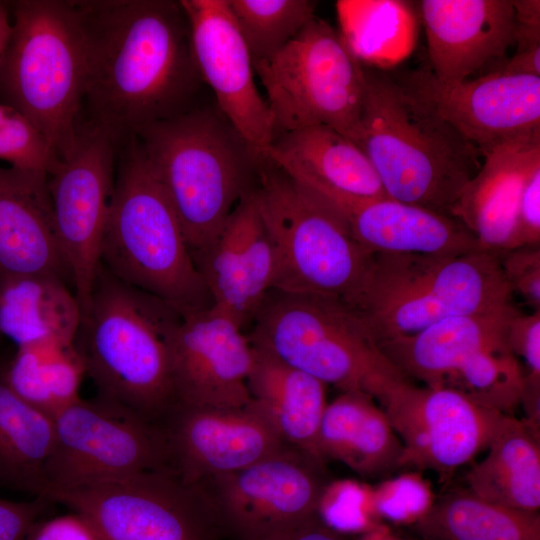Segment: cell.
<instances>
[{"mask_svg": "<svg viewBox=\"0 0 540 540\" xmlns=\"http://www.w3.org/2000/svg\"><path fill=\"white\" fill-rule=\"evenodd\" d=\"M0 160L47 176L58 158L43 134L18 110L0 101Z\"/></svg>", "mask_w": 540, "mask_h": 540, "instance_id": "d590c367", "label": "cell"}, {"mask_svg": "<svg viewBox=\"0 0 540 540\" xmlns=\"http://www.w3.org/2000/svg\"><path fill=\"white\" fill-rule=\"evenodd\" d=\"M54 443L44 490H68L170 469L162 425L97 397H81L53 417Z\"/></svg>", "mask_w": 540, "mask_h": 540, "instance_id": "8fae6325", "label": "cell"}, {"mask_svg": "<svg viewBox=\"0 0 540 540\" xmlns=\"http://www.w3.org/2000/svg\"><path fill=\"white\" fill-rule=\"evenodd\" d=\"M248 335L252 346L341 391L373 398L397 369L344 300L270 290Z\"/></svg>", "mask_w": 540, "mask_h": 540, "instance_id": "ba28073f", "label": "cell"}, {"mask_svg": "<svg viewBox=\"0 0 540 540\" xmlns=\"http://www.w3.org/2000/svg\"><path fill=\"white\" fill-rule=\"evenodd\" d=\"M189 22L193 53L216 106L260 154L274 140L273 118L255 81L252 59L227 0H179Z\"/></svg>", "mask_w": 540, "mask_h": 540, "instance_id": "ac0fdd59", "label": "cell"}, {"mask_svg": "<svg viewBox=\"0 0 540 540\" xmlns=\"http://www.w3.org/2000/svg\"><path fill=\"white\" fill-rule=\"evenodd\" d=\"M196 265L212 306L242 328L251 324L275 278V252L256 188L242 196Z\"/></svg>", "mask_w": 540, "mask_h": 540, "instance_id": "ffe728a7", "label": "cell"}, {"mask_svg": "<svg viewBox=\"0 0 540 540\" xmlns=\"http://www.w3.org/2000/svg\"><path fill=\"white\" fill-rule=\"evenodd\" d=\"M12 31L9 3L0 1V70L10 43Z\"/></svg>", "mask_w": 540, "mask_h": 540, "instance_id": "bcb514c9", "label": "cell"}, {"mask_svg": "<svg viewBox=\"0 0 540 540\" xmlns=\"http://www.w3.org/2000/svg\"><path fill=\"white\" fill-rule=\"evenodd\" d=\"M423 540H540V514L485 501L468 489L435 499L412 525Z\"/></svg>", "mask_w": 540, "mask_h": 540, "instance_id": "1f68e13d", "label": "cell"}, {"mask_svg": "<svg viewBox=\"0 0 540 540\" xmlns=\"http://www.w3.org/2000/svg\"><path fill=\"white\" fill-rule=\"evenodd\" d=\"M430 68L441 85L466 80L515 46L514 0H423Z\"/></svg>", "mask_w": 540, "mask_h": 540, "instance_id": "44dd1931", "label": "cell"}, {"mask_svg": "<svg viewBox=\"0 0 540 540\" xmlns=\"http://www.w3.org/2000/svg\"><path fill=\"white\" fill-rule=\"evenodd\" d=\"M498 254L374 253L353 296L345 301L377 345L415 334L447 317L512 304Z\"/></svg>", "mask_w": 540, "mask_h": 540, "instance_id": "8992f818", "label": "cell"}, {"mask_svg": "<svg viewBox=\"0 0 540 540\" xmlns=\"http://www.w3.org/2000/svg\"><path fill=\"white\" fill-rule=\"evenodd\" d=\"M357 540H402L393 535L389 529L380 525L370 531L360 534Z\"/></svg>", "mask_w": 540, "mask_h": 540, "instance_id": "7dc6e473", "label": "cell"}, {"mask_svg": "<svg viewBox=\"0 0 540 540\" xmlns=\"http://www.w3.org/2000/svg\"><path fill=\"white\" fill-rule=\"evenodd\" d=\"M135 137L197 263L242 196L257 187L262 156L217 106L197 105L145 126Z\"/></svg>", "mask_w": 540, "mask_h": 540, "instance_id": "3957f363", "label": "cell"}, {"mask_svg": "<svg viewBox=\"0 0 540 540\" xmlns=\"http://www.w3.org/2000/svg\"><path fill=\"white\" fill-rule=\"evenodd\" d=\"M81 317L65 280L46 274L0 275V335L16 347L75 342Z\"/></svg>", "mask_w": 540, "mask_h": 540, "instance_id": "f546056e", "label": "cell"}, {"mask_svg": "<svg viewBox=\"0 0 540 540\" xmlns=\"http://www.w3.org/2000/svg\"><path fill=\"white\" fill-rule=\"evenodd\" d=\"M514 6L516 51L494 71L540 77V1L514 0Z\"/></svg>", "mask_w": 540, "mask_h": 540, "instance_id": "ab89813d", "label": "cell"}, {"mask_svg": "<svg viewBox=\"0 0 540 540\" xmlns=\"http://www.w3.org/2000/svg\"><path fill=\"white\" fill-rule=\"evenodd\" d=\"M253 350L249 404L285 444L325 464L318 451V434L328 403L327 385L261 349L253 346Z\"/></svg>", "mask_w": 540, "mask_h": 540, "instance_id": "83f0119b", "label": "cell"}, {"mask_svg": "<svg viewBox=\"0 0 540 540\" xmlns=\"http://www.w3.org/2000/svg\"><path fill=\"white\" fill-rule=\"evenodd\" d=\"M398 77L480 153L540 134L538 76L490 71L454 85L439 84L429 70Z\"/></svg>", "mask_w": 540, "mask_h": 540, "instance_id": "e0dca14e", "label": "cell"}, {"mask_svg": "<svg viewBox=\"0 0 540 540\" xmlns=\"http://www.w3.org/2000/svg\"><path fill=\"white\" fill-rule=\"evenodd\" d=\"M260 540H344L343 535L315 516L297 526L274 533Z\"/></svg>", "mask_w": 540, "mask_h": 540, "instance_id": "f6af8a7d", "label": "cell"}, {"mask_svg": "<svg viewBox=\"0 0 540 540\" xmlns=\"http://www.w3.org/2000/svg\"><path fill=\"white\" fill-rule=\"evenodd\" d=\"M116 158L106 134L81 124L73 148L47 175L55 232L81 312L100 267Z\"/></svg>", "mask_w": 540, "mask_h": 540, "instance_id": "9a60e30c", "label": "cell"}, {"mask_svg": "<svg viewBox=\"0 0 540 540\" xmlns=\"http://www.w3.org/2000/svg\"><path fill=\"white\" fill-rule=\"evenodd\" d=\"M439 386L451 388L485 409L513 415L521 404L524 370L508 346L488 348L462 362Z\"/></svg>", "mask_w": 540, "mask_h": 540, "instance_id": "836d02e7", "label": "cell"}, {"mask_svg": "<svg viewBox=\"0 0 540 540\" xmlns=\"http://www.w3.org/2000/svg\"><path fill=\"white\" fill-rule=\"evenodd\" d=\"M322 460H337L364 478H387L401 468L403 444L376 400L341 391L327 403L318 434Z\"/></svg>", "mask_w": 540, "mask_h": 540, "instance_id": "4316f807", "label": "cell"}, {"mask_svg": "<svg viewBox=\"0 0 540 540\" xmlns=\"http://www.w3.org/2000/svg\"><path fill=\"white\" fill-rule=\"evenodd\" d=\"M179 318L100 265L74 342L98 397L162 425L176 406L168 337Z\"/></svg>", "mask_w": 540, "mask_h": 540, "instance_id": "277c9868", "label": "cell"}, {"mask_svg": "<svg viewBox=\"0 0 540 540\" xmlns=\"http://www.w3.org/2000/svg\"><path fill=\"white\" fill-rule=\"evenodd\" d=\"M25 274L70 281L55 232L47 176L0 166V275Z\"/></svg>", "mask_w": 540, "mask_h": 540, "instance_id": "d4e9b609", "label": "cell"}, {"mask_svg": "<svg viewBox=\"0 0 540 540\" xmlns=\"http://www.w3.org/2000/svg\"><path fill=\"white\" fill-rule=\"evenodd\" d=\"M1 337H2V336L0 335V338H1Z\"/></svg>", "mask_w": 540, "mask_h": 540, "instance_id": "c3c4849f", "label": "cell"}, {"mask_svg": "<svg viewBox=\"0 0 540 540\" xmlns=\"http://www.w3.org/2000/svg\"><path fill=\"white\" fill-rule=\"evenodd\" d=\"M162 426L170 468L190 484L237 471L288 446L250 404L241 408L176 405Z\"/></svg>", "mask_w": 540, "mask_h": 540, "instance_id": "d6986e66", "label": "cell"}, {"mask_svg": "<svg viewBox=\"0 0 540 540\" xmlns=\"http://www.w3.org/2000/svg\"><path fill=\"white\" fill-rule=\"evenodd\" d=\"M435 496L420 471L385 478L372 487L373 508L378 519L413 525L432 507Z\"/></svg>", "mask_w": 540, "mask_h": 540, "instance_id": "74e56055", "label": "cell"}, {"mask_svg": "<svg viewBox=\"0 0 540 540\" xmlns=\"http://www.w3.org/2000/svg\"><path fill=\"white\" fill-rule=\"evenodd\" d=\"M317 516L342 535H360L383 525L373 508L372 487L354 481L329 482L321 496Z\"/></svg>", "mask_w": 540, "mask_h": 540, "instance_id": "8d00e7d4", "label": "cell"}, {"mask_svg": "<svg viewBox=\"0 0 540 540\" xmlns=\"http://www.w3.org/2000/svg\"><path fill=\"white\" fill-rule=\"evenodd\" d=\"M100 265L180 315L212 305L180 220L136 137L117 150Z\"/></svg>", "mask_w": 540, "mask_h": 540, "instance_id": "5b68a950", "label": "cell"}, {"mask_svg": "<svg viewBox=\"0 0 540 540\" xmlns=\"http://www.w3.org/2000/svg\"><path fill=\"white\" fill-rule=\"evenodd\" d=\"M252 65L265 89L275 136L323 125L356 144L364 67L327 21L315 16L275 55Z\"/></svg>", "mask_w": 540, "mask_h": 540, "instance_id": "30bf717a", "label": "cell"}, {"mask_svg": "<svg viewBox=\"0 0 540 540\" xmlns=\"http://www.w3.org/2000/svg\"><path fill=\"white\" fill-rule=\"evenodd\" d=\"M363 67L365 95L356 144L386 195L452 215L482 165L480 151L398 76Z\"/></svg>", "mask_w": 540, "mask_h": 540, "instance_id": "7a4b0ae2", "label": "cell"}, {"mask_svg": "<svg viewBox=\"0 0 540 540\" xmlns=\"http://www.w3.org/2000/svg\"><path fill=\"white\" fill-rule=\"evenodd\" d=\"M86 48L85 124L117 150L150 124L198 105L204 82L179 1H75Z\"/></svg>", "mask_w": 540, "mask_h": 540, "instance_id": "6da1fadb", "label": "cell"}, {"mask_svg": "<svg viewBox=\"0 0 540 540\" xmlns=\"http://www.w3.org/2000/svg\"><path fill=\"white\" fill-rule=\"evenodd\" d=\"M540 246V164L527 175L516 208L513 249Z\"/></svg>", "mask_w": 540, "mask_h": 540, "instance_id": "b9f144b4", "label": "cell"}, {"mask_svg": "<svg viewBox=\"0 0 540 540\" xmlns=\"http://www.w3.org/2000/svg\"><path fill=\"white\" fill-rule=\"evenodd\" d=\"M87 517L103 540H219L222 535L201 487L170 469L43 496Z\"/></svg>", "mask_w": 540, "mask_h": 540, "instance_id": "7c38bea8", "label": "cell"}, {"mask_svg": "<svg viewBox=\"0 0 540 540\" xmlns=\"http://www.w3.org/2000/svg\"><path fill=\"white\" fill-rule=\"evenodd\" d=\"M252 62L271 58L314 18L312 0H227Z\"/></svg>", "mask_w": 540, "mask_h": 540, "instance_id": "e575fe53", "label": "cell"}, {"mask_svg": "<svg viewBox=\"0 0 540 540\" xmlns=\"http://www.w3.org/2000/svg\"><path fill=\"white\" fill-rule=\"evenodd\" d=\"M168 345L176 405L241 408L254 350L243 328L209 306L180 315Z\"/></svg>", "mask_w": 540, "mask_h": 540, "instance_id": "2e32d148", "label": "cell"}, {"mask_svg": "<svg viewBox=\"0 0 540 540\" xmlns=\"http://www.w3.org/2000/svg\"><path fill=\"white\" fill-rule=\"evenodd\" d=\"M260 155L322 197H388L365 153L328 126H310L277 134Z\"/></svg>", "mask_w": 540, "mask_h": 540, "instance_id": "603a6c76", "label": "cell"}, {"mask_svg": "<svg viewBox=\"0 0 540 540\" xmlns=\"http://www.w3.org/2000/svg\"><path fill=\"white\" fill-rule=\"evenodd\" d=\"M25 540H103L94 524L84 515L71 513L38 520Z\"/></svg>", "mask_w": 540, "mask_h": 540, "instance_id": "7bdbcfd3", "label": "cell"}, {"mask_svg": "<svg viewBox=\"0 0 540 540\" xmlns=\"http://www.w3.org/2000/svg\"><path fill=\"white\" fill-rule=\"evenodd\" d=\"M539 434L524 419L502 415L487 455L465 475L466 489L493 504L539 512Z\"/></svg>", "mask_w": 540, "mask_h": 540, "instance_id": "f1b7e54d", "label": "cell"}, {"mask_svg": "<svg viewBox=\"0 0 540 540\" xmlns=\"http://www.w3.org/2000/svg\"><path fill=\"white\" fill-rule=\"evenodd\" d=\"M479 171L452 209L480 248L495 254L513 249L515 213L524 181L540 164V134L498 144L481 153Z\"/></svg>", "mask_w": 540, "mask_h": 540, "instance_id": "cb8c5ba5", "label": "cell"}, {"mask_svg": "<svg viewBox=\"0 0 540 540\" xmlns=\"http://www.w3.org/2000/svg\"><path fill=\"white\" fill-rule=\"evenodd\" d=\"M3 370L10 388L51 418L80 398V385L86 375L74 342L17 347L4 361Z\"/></svg>", "mask_w": 540, "mask_h": 540, "instance_id": "d6a6232c", "label": "cell"}, {"mask_svg": "<svg viewBox=\"0 0 540 540\" xmlns=\"http://www.w3.org/2000/svg\"><path fill=\"white\" fill-rule=\"evenodd\" d=\"M3 369L0 359V482L40 497L54 443L53 418L19 397Z\"/></svg>", "mask_w": 540, "mask_h": 540, "instance_id": "4dcf8cb0", "label": "cell"}, {"mask_svg": "<svg viewBox=\"0 0 540 540\" xmlns=\"http://www.w3.org/2000/svg\"><path fill=\"white\" fill-rule=\"evenodd\" d=\"M329 481L325 464L294 447L197 485L222 533L260 540L317 516Z\"/></svg>", "mask_w": 540, "mask_h": 540, "instance_id": "4fadbf2b", "label": "cell"}, {"mask_svg": "<svg viewBox=\"0 0 540 540\" xmlns=\"http://www.w3.org/2000/svg\"><path fill=\"white\" fill-rule=\"evenodd\" d=\"M503 275L512 291L533 311L540 310V246H523L498 254Z\"/></svg>", "mask_w": 540, "mask_h": 540, "instance_id": "60d3db41", "label": "cell"}, {"mask_svg": "<svg viewBox=\"0 0 540 540\" xmlns=\"http://www.w3.org/2000/svg\"><path fill=\"white\" fill-rule=\"evenodd\" d=\"M8 3L13 31L0 70V101L23 114L62 158L75 144L86 92L78 9L67 0Z\"/></svg>", "mask_w": 540, "mask_h": 540, "instance_id": "52a82bcc", "label": "cell"}, {"mask_svg": "<svg viewBox=\"0 0 540 540\" xmlns=\"http://www.w3.org/2000/svg\"><path fill=\"white\" fill-rule=\"evenodd\" d=\"M511 352L521 357L524 365V390L521 404L524 419L530 425L540 423V310L530 314L518 312L512 317L507 332Z\"/></svg>", "mask_w": 540, "mask_h": 540, "instance_id": "f35d334b", "label": "cell"}, {"mask_svg": "<svg viewBox=\"0 0 540 540\" xmlns=\"http://www.w3.org/2000/svg\"><path fill=\"white\" fill-rule=\"evenodd\" d=\"M512 304L499 309L444 318L423 330L380 342L379 349L406 379L439 386L443 378L474 354L508 346Z\"/></svg>", "mask_w": 540, "mask_h": 540, "instance_id": "484cf974", "label": "cell"}, {"mask_svg": "<svg viewBox=\"0 0 540 540\" xmlns=\"http://www.w3.org/2000/svg\"><path fill=\"white\" fill-rule=\"evenodd\" d=\"M374 399L403 444L401 468L432 470L441 479L487 448L504 414L480 407L444 386H417L402 375Z\"/></svg>", "mask_w": 540, "mask_h": 540, "instance_id": "5bb4252c", "label": "cell"}, {"mask_svg": "<svg viewBox=\"0 0 540 540\" xmlns=\"http://www.w3.org/2000/svg\"><path fill=\"white\" fill-rule=\"evenodd\" d=\"M256 193L275 252L273 289L348 301L372 253L352 237L333 206L263 157Z\"/></svg>", "mask_w": 540, "mask_h": 540, "instance_id": "9c48e42d", "label": "cell"}, {"mask_svg": "<svg viewBox=\"0 0 540 540\" xmlns=\"http://www.w3.org/2000/svg\"><path fill=\"white\" fill-rule=\"evenodd\" d=\"M47 500L15 502L0 498V540H25L33 525L42 518Z\"/></svg>", "mask_w": 540, "mask_h": 540, "instance_id": "ee69618b", "label": "cell"}, {"mask_svg": "<svg viewBox=\"0 0 540 540\" xmlns=\"http://www.w3.org/2000/svg\"><path fill=\"white\" fill-rule=\"evenodd\" d=\"M322 198L338 212L352 237L372 254L454 255L481 249L475 236L452 215L389 197Z\"/></svg>", "mask_w": 540, "mask_h": 540, "instance_id": "7402d4cb", "label": "cell"}]
</instances>
